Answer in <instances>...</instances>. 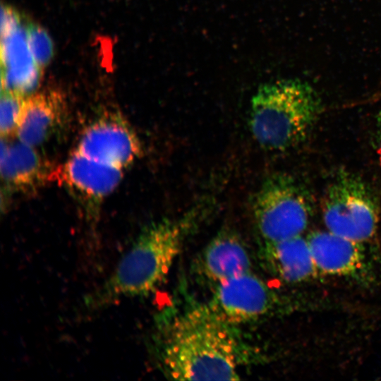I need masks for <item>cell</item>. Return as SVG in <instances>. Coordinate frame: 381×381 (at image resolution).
Returning <instances> with one entry per match:
<instances>
[{"label":"cell","instance_id":"cell-1","mask_svg":"<svg viewBox=\"0 0 381 381\" xmlns=\"http://www.w3.org/2000/svg\"><path fill=\"white\" fill-rule=\"evenodd\" d=\"M159 346L160 365L171 379H240L236 341L229 325L207 306L176 317L163 331Z\"/></svg>","mask_w":381,"mask_h":381},{"label":"cell","instance_id":"cell-2","mask_svg":"<svg viewBox=\"0 0 381 381\" xmlns=\"http://www.w3.org/2000/svg\"><path fill=\"white\" fill-rule=\"evenodd\" d=\"M186 226L163 219L145 228L106 281L85 298L87 308L101 310L124 298L144 296L166 278L181 251Z\"/></svg>","mask_w":381,"mask_h":381},{"label":"cell","instance_id":"cell-3","mask_svg":"<svg viewBox=\"0 0 381 381\" xmlns=\"http://www.w3.org/2000/svg\"><path fill=\"white\" fill-rule=\"evenodd\" d=\"M321 109V99L308 82L298 78L269 82L251 99L250 130L263 148L283 151L305 138Z\"/></svg>","mask_w":381,"mask_h":381},{"label":"cell","instance_id":"cell-4","mask_svg":"<svg viewBox=\"0 0 381 381\" xmlns=\"http://www.w3.org/2000/svg\"><path fill=\"white\" fill-rule=\"evenodd\" d=\"M322 219L327 231L364 244L371 241L377 231L376 197L361 178L339 172L325 190Z\"/></svg>","mask_w":381,"mask_h":381},{"label":"cell","instance_id":"cell-5","mask_svg":"<svg viewBox=\"0 0 381 381\" xmlns=\"http://www.w3.org/2000/svg\"><path fill=\"white\" fill-rule=\"evenodd\" d=\"M253 212L265 243L301 236L311 215L310 195L294 178L273 175L265 179L256 193Z\"/></svg>","mask_w":381,"mask_h":381},{"label":"cell","instance_id":"cell-6","mask_svg":"<svg viewBox=\"0 0 381 381\" xmlns=\"http://www.w3.org/2000/svg\"><path fill=\"white\" fill-rule=\"evenodd\" d=\"M96 161L123 169L142 153L140 140L119 112H102L85 127L77 150Z\"/></svg>","mask_w":381,"mask_h":381},{"label":"cell","instance_id":"cell-7","mask_svg":"<svg viewBox=\"0 0 381 381\" xmlns=\"http://www.w3.org/2000/svg\"><path fill=\"white\" fill-rule=\"evenodd\" d=\"M123 170L90 159L78 150L59 167L57 181L78 202L90 220H95L102 202L118 186Z\"/></svg>","mask_w":381,"mask_h":381},{"label":"cell","instance_id":"cell-8","mask_svg":"<svg viewBox=\"0 0 381 381\" xmlns=\"http://www.w3.org/2000/svg\"><path fill=\"white\" fill-rule=\"evenodd\" d=\"M276 300L272 290L250 271L217 285L207 306L224 323L238 325L269 313Z\"/></svg>","mask_w":381,"mask_h":381},{"label":"cell","instance_id":"cell-9","mask_svg":"<svg viewBox=\"0 0 381 381\" xmlns=\"http://www.w3.org/2000/svg\"><path fill=\"white\" fill-rule=\"evenodd\" d=\"M1 177L5 195L32 193L58 178L54 167L33 147L20 141L8 143L1 138Z\"/></svg>","mask_w":381,"mask_h":381},{"label":"cell","instance_id":"cell-10","mask_svg":"<svg viewBox=\"0 0 381 381\" xmlns=\"http://www.w3.org/2000/svg\"><path fill=\"white\" fill-rule=\"evenodd\" d=\"M319 272L357 280L369 277L371 267L364 244L329 231H317L307 237Z\"/></svg>","mask_w":381,"mask_h":381},{"label":"cell","instance_id":"cell-11","mask_svg":"<svg viewBox=\"0 0 381 381\" xmlns=\"http://www.w3.org/2000/svg\"><path fill=\"white\" fill-rule=\"evenodd\" d=\"M66 119L67 106L61 93L32 92L24 99L16 135L19 141L37 147L59 133Z\"/></svg>","mask_w":381,"mask_h":381},{"label":"cell","instance_id":"cell-12","mask_svg":"<svg viewBox=\"0 0 381 381\" xmlns=\"http://www.w3.org/2000/svg\"><path fill=\"white\" fill-rule=\"evenodd\" d=\"M1 89L24 97L32 93L41 70L35 64L21 26L1 36Z\"/></svg>","mask_w":381,"mask_h":381},{"label":"cell","instance_id":"cell-13","mask_svg":"<svg viewBox=\"0 0 381 381\" xmlns=\"http://www.w3.org/2000/svg\"><path fill=\"white\" fill-rule=\"evenodd\" d=\"M250 265L243 241L230 231L217 234L205 248L199 260L200 272L215 285L249 272Z\"/></svg>","mask_w":381,"mask_h":381},{"label":"cell","instance_id":"cell-14","mask_svg":"<svg viewBox=\"0 0 381 381\" xmlns=\"http://www.w3.org/2000/svg\"><path fill=\"white\" fill-rule=\"evenodd\" d=\"M265 243L266 262L282 280L300 283L315 278L319 273L308 239L302 235Z\"/></svg>","mask_w":381,"mask_h":381},{"label":"cell","instance_id":"cell-15","mask_svg":"<svg viewBox=\"0 0 381 381\" xmlns=\"http://www.w3.org/2000/svg\"><path fill=\"white\" fill-rule=\"evenodd\" d=\"M26 39L32 56L42 71L54 55V46L47 32L40 25L28 22L25 27Z\"/></svg>","mask_w":381,"mask_h":381},{"label":"cell","instance_id":"cell-16","mask_svg":"<svg viewBox=\"0 0 381 381\" xmlns=\"http://www.w3.org/2000/svg\"><path fill=\"white\" fill-rule=\"evenodd\" d=\"M25 97L10 90L1 89L0 133L7 138L16 134Z\"/></svg>","mask_w":381,"mask_h":381},{"label":"cell","instance_id":"cell-17","mask_svg":"<svg viewBox=\"0 0 381 381\" xmlns=\"http://www.w3.org/2000/svg\"><path fill=\"white\" fill-rule=\"evenodd\" d=\"M1 36H4L21 26V15L8 5H2L1 17Z\"/></svg>","mask_w":381,"mask_h":381},{"label":"cell","instance_id":"cell-18","mask_svg":"<svg viewBox=\"0 0 381 381\" xmlns=\"http://www.w3.org/2000/svg\"><path fill=\"white\" fill-rule=\"evenodd\" d=\"M374 145L375 151L381 161V113L378 116L375 133Z\"/></svg>","mask_w":381,"mask_h":381}]
</instances>
